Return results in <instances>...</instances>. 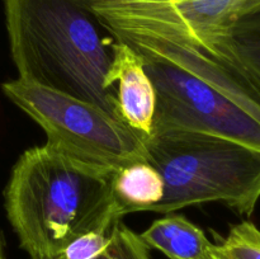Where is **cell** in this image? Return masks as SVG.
<instances>
[{"instance_id": "12", "label": "cell", "mask_w": 260, "mask_h": 259, "mask_svg": "<svg viewBox=\"0 0 260 259\" xmlns=\"http://www.w3.org/2000/svg\"><path fill=\"white\" fill-rule=\"evenodd\" d=\"M95 259H151V255L139 234L119 221L112 229L106 250Z\"/></svg>"}, {"instance_id": "8", "label": "cell", "mask_w": 260, "mask_h": 259, "mask_svg": "<svg viewBox=\"0 0 260 259\" xmlns=\"http://www.w3.org/2000/svg\"><path fill=\"white\" fill-rule=\"evenodd\" d=\"M149 249H156L169 259H215V244L205 231L180 213H167L140 234Z\"/></svg>"}, {"instance_id": "4", "label": "cell", "mask_w": 260, "mask_h": 259, "mask_svg": "<svg viewBox=\"0 0 260 259\" xmlns=\"http://www.w3.org/2000/svg\"><path fill=\"white\" fill-rule=\"evenodd\" d=\"M147 161L164 180V198L149 212L172 213L188 206L223 203L253 215L260 200V151L243 144L184 130L144 139Z\"/></svg>"}, {"instance_id": "10", "label": "cell", "mask_w": 260, "mask_h": 259, "mask_svg": "<svg viewBox=\"0 0 260 259\" xmlns=\"http://www.w3.org/2000/svg\"><path fill=\"white\" fill-rule=\"evenodd\" d=\"M112 195L123 217L127 213L149 212L164 198V180L149 161H137L116 172Z\"/></svg>"}, {"instance_id": "1", "label": "cell", "mask_w": 260, "mask_h": 259, "mask_svg": "<svg viewBox=\"0 0 260 259\" xmlns=\"http://www.w3.org/2000/svg\"><path fill=\"white\" fill-rule=\"evenodd\" d=\"M116 172L47 144L20 155L5 187L4 206L29 259H57L78 236L112 231L122 218L112 195Z\"/></svg>"}, {"instance_id": "13", "label": "cell", "mask_w": 260, "mask_h": 259, "mask_svg": "<svg viewBox=\"0 0 260 259\" xmlns=\"http://www.w3.org/2000/svg\"><path fill=\"white\" fill-rule=\"evenodd\" d=\"M111 231L94 230L71 241L57 259H95L109 244Z\"/></svg>"}, {"instance_id": "3", "label": "cell", "mask_w": 260, "mask_h": 259, "mask_svg": "<svg viewBox=\"0 0 260 259\" xmlns=\"http://www.w3.org/2000/svg\"><path fill=\"white\" fill-rule=\"evenodd\" d=\"M156 90L152 132H202L260 151V102L217 58L187 45L124 36Z\"/></svg>"}, {"instance_id": "14", "label": "cell", "mask_w": 260, "mask_h": 259, "mask_svg": "<svg viewBox=\"0 0 260 259\" xmlns=\"http://www.w3.org/2000/svg\"><path fill=\"white\" fill-rule=\"evenodd\" d=\"M85 4H88L89 7L94 4H99V3H114V2H129V0H83Z\"/></svg>"}, {"instance_id": "9", "label": "cell", "mask_w": 260, "mask_h": 259, "mask_svg": "<svg viewBox=\"0 0 260 259\" xmlns=\"http://www.w3.org/2000/svg\"><path fill=\"white\" fill-rule=\"evenodd\" d=\"M210 56L230 69L260 102V12L236 23Z\"/></svg>"}, {"instance_id": "2", "label": "cell", "mask_w": 260, "mask_h": 259, "mask_svg": "<svg viewBox=\"0 0 260 259\" xmlns=\"http://www.w3.org/2000/svg\"><path fill=\"white\" fill-rule=\"evenodd\" d=\"M18 78L118 117L106 85L116 37L83 0H3ZM121 119V118H119Z\"/></svg>"}, {"instance_id": "5", "label": "cell", "mask_w": 260, "mask_h": 259, "mask_svg": "<svg viewBox=\"0 0 260 259\" xmlns=\"http://www.w3.org/2000/svg\"><path fill=\"white\" fill-rule=\"evenodd\" d=\"M2 90L60 152L117 170L147 161L144 139L96 104L19 78L3 83Z\"/></svg>"}, {"instance_id": "15", "label": "cell", "mask_w": 260, "mask_h": 259, "mask_svg": "<svg viewBox=\"0 0 260 259\" xmlns=\"http://www.w3.org/2000/svg\"><path fill=\"white\" fill-rule=\"evenodd\" d=\"M0 259H7V258H5L4 241H3V236H2V233H0Z\"/></svg>"}, {"instance_id": "7", "label": "cell", "mask_w": 260, "mask_h": 259, "mask_svg": "<svg viewBox=\"0 0 260 259\" xmlns=\"http://www.w3.org/2000/svg\"><path fill=\"white\" fill-rule=\"evenodd\" d=\"M116 95L117 113L142 139L151 136L156 111V90L141 55L128 43L117 40L113 61L106 80Z\"/></svg>"}, {"instance_id": "6", "label": "cell", "mask_w": 260, "mask_h": 259, "mask_svg": "<svg viewBox=\"0 0 260 259\" xmlns=\"http://www.w3.org/2000/svg\"><path fill=\"white\" fill-rule=\"evenodd\" d=\"M90 9L116 38L155 37L212 55L236 23L260 12V0H129Z\"/></svg>"}, {"instance_id": "11", "label": "cell", "mask_w": 260, "mask_h": 259, "mask_svg": "<svg viewBox=\"0 0 260 259\" xmlns=\"http://www.w3.org/2000/svg\"><path fill=\"white\" fill-rule=\"evenodd\" d=\"M215 259H260V229L250 221L233 225L213 246Z\"/></svg>"}]
</instances>
